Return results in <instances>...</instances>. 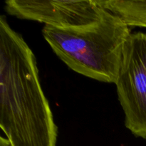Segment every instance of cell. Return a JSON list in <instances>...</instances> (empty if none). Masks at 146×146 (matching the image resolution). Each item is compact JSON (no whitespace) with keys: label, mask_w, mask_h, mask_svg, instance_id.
<instances>
[{"label":"cell","mask_w":146,"mask_h":146,"mask_svg":"<svg viewBox=\"0 0 146 146\" xmlns=\"http://www.w3.org/2000/svg\"><path fill=\"white\" fill-rule=\"evenodd\" d=\"M0 126L11 146H56L58 128L22 36L0 17Z\"/></svg>","instance_id":"obj_1"},{"label":"cell","mask_w":146,"mask_h":146,"mask_svg":"<svg viewBox=\"0 0 146 146\" xmlns=\"http://www.w3.org/2000/svg\"><path fill=\"white\" fill-rule=\"evenodd\" d=\"M131 34L128 25L105 9L101 19L91 25L76 28L45 25L42 29L44 38L68 68L90 78L113 84Z\"/></svg>","instance_id":"obj_2"},{"label":"cell","mask_w":146,"mask_h":146,"mask_svg":"<svg viewBox=\"0 0 146 146\" xmlns=\"http://www.w3.org/2000/svg\"><path fill=\"white\" fill-rule=\"evenodd\" d=\"M115 84L125 127L146 141V33L131 34Z\"/></svg>","instance_id":"obj_3"},{"label":"cell","mask_w":146,"mask_h":146,"mask_svg":"<svg viewBox=\"0 0 146 146\" xmlns=\"http://www.w3.org/2000/svg\"><path fill=\"white\" fill-rule=\"evenodd\" d=\"M5 9L10 15L58 28H76L94 24L104 9L96 0L30 1L7 0Z\"/></svg>","instance_id":"obj_4"},{"label":"cell","mask_w":146,"mask_h":146,"mask_svg":"<svg viewBox=\"0 0 146 146\" xmlns=\"http://www.w3.org/2000/svg\"><path fill=\"white\" fill-rule=\"evenodd\" d=\"M96 1L103 8L119 17L128 27L146 28V1Z\"/></svg>","instance_id":"obj_5"},{"label":"cell","mask_w":146,"mask_h":146,"mask_svg":"<svg viewBox=\"0 0 146 146\" xmlns=\"http://www.w3.org/2000/svg\"><path fill=\"white\" fill-rule=\"evenodd\" d=\"M0 146H11V145L7 138L1 136L0 138Z\"/></svg>","instance_id":"obj_6"}]
</instances>
